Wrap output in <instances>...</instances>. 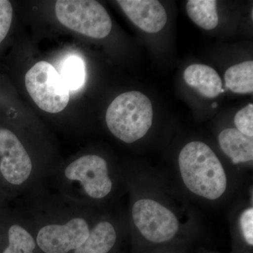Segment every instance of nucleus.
<instances>
[{"mask_svg": "<svg viewBox=\"0 0 253 253\" xmlns=\"http://www.w3.org/2000/svg\"><path fill=\"white\" fill-rule=\"evenodd\" d=\"M29 193V204L23 213L31 222L41 251L68 253L86 241L95 224L89 219L88 205L46 191L42 184Z\"/></svg>", "mask_w": 253, "mask_h": 253, "instance_id": "f257e3e1", "label": "nucleus"}, {"mask_svg": "<svg viewBox=\"0 0 253 253\" xmlns=\"http://www.w3.org/2000/svg\"><path fill=\"white\" fill-rule=\"evenodd\" d=\"M49 177L54 192L81 204L104 199L113 188L107 161L95 154L75 158L59 169L50 171L45 178Z\"/></svg>", "mask_w": 253, "mask_h": 253, "instance_id": "f03ea898", "label": "nucleus"}, {"mask_svg": "<svg viewBox=\"0 0 253 253\" xmlns=\"http://www.w3.org/2000/svg\"><path fill=\"white\" fill-rule=\"evenodd\" d=\"M181 177L191 192L209 200L224 194L227 179L224 168L209 146L192 141L181 150L179 156Z\"/></svg>", "mask_w": 253, "mask_h": 253, "instance_id": "7ed1b4c3", "label": "nucleus"}, {"mask_svg": "<svg viewBox=\"0 0 253 253\" xmlns=\"http://www.w3.org/2000/svg\"><path fill=\"white\" fill-rule=\"evenodd\" d=\"M0 174L11 199L40 185L46 174L38 168L16 133L0 126Z\"/></svg>", "mask_w": 253, "mask_h": 253, "instance_id": "20e7f679", "label": "nucleus"}, {"mask_svg": "<svg viewBox=\"0 0 253 253\" xmlns=\"http://www.w3.org/2000/svg\"><path fill=\"white\" fill-rule=\"evenodd\" d=\"M153 118L151 101L146 95L136 91L120 94L110 104L106 114L110 131L127 144L146 135L152 126Z\"/></svg>", "mask_w": 253, "mask_h": 253, "instance_id": "39448f33", "label": "nucleus"}, {"mask_svg": "<svg viewBox=\"0 0 253 253\" xmlns=\"http://www.w3.org/2000/svg\"><path fill=\"white\" fill-rule=\"evenodd\" d=\"M55 12L65 27L89 38L102 39L112 28L106 10L93 0H59L55 4Z\"/></svg>", "mask_w": 253, "mask_h": 253, "instance_id": "423d86ee", "label": "nucleus"}, {"mask_svg": "<svg viewBox=\"0 0 253 253\" xmlns=\"http://www.w3.org/2000/svg\"><path fill=\"white\" fill-rule=\"evenodd\" d=\"M25 84L30 96L42 111L58 113L68 106L69 89L49 63L42 61L36 63L26 73Z\"/></svg>", "mask_w": 253, "mask_h": 253, "instance_id": "0eeeda50", "label": "nucleus"}, {"mask_svg": "<svg viewBox=\"0 0 253 253\" xmlns=\"http://www.w3.org/2000/svg\"><path fill=\"white\" fill-rule=\"evenodd\" d=\"M133 221L145 239L161 244L174 238L179 221L172 211L151 199L136 201L131 209Z\"/></svg>", "mask_w": 253, "mask_h": 253, "instance_id": "6e6552de", "label": "nucleus"}, {"mask_svg": "<svg viewBox=\"0 0 253 253\" xmlns=\"http://www.w3.org/2000/svg\"><path fill=\"white\" fill-rule=\"evenodd\" d=\"M38 248L31 222L23 212L0 207L1 253H36Z\"/></svg>", "mask_w": 253, "mask_h": 253, "instance_id": "1a4fd4ad", "label": "nucleus"}, {"mask_svg": "<svg viewBox=\"0 0 253 253\" xmlns=\"http://www.w3.org/2000/svg\"><path fill=\"white\" fill-rule=\"evenodd\" d=\"M117 3L131 22L146 33H158L167 22L166 9L156 0H118Z\"/></svg>", "mask_w": 253, "mask_h": 253, "instance_id": "9d476101", "label": "nucleus"}, {"mask_svg": "<svg viewBox=\"0 0 253 253\" xmlns=\"http://www.w3.org/2000/svg\"><path fill=\"white\" fill-rule=\"evenodd\" d=\"M184 79L205 97H216L222 89V83L218 73L206 65H191L184 71Z\"/></svg>", "mask_w": 253, "mask_h": 253, "instance_id": "9b49d317", "label": "nucleus"}, {"mask_svg": "<svg viewBox=\"0 0 253 253\" xmlns=\"http://www.w3.org/2000/svg\"><path fill=\"white\" fill-rule=\"evenodd\" d=\"M219 143L223 152L232 160L234 164L253 160V139L234 128L221 131Z\"/></svg>", "mask_w": 253, "mask_h": 253, "instance_id": "f8f14e48", "label": "nucleus"}, {"mask_svg": "<svg viewBox=\"0 0 253 253\" xmlns=\"http://www.w3.org/2000/svg\"><path fill=\"white\" fill-rule=\"evenodd\" d=\"M116 227L111 221L95 223L86 241L73 253H109L117 241Z\"/></svg>", "mask_w": 253, "mask_h": 253, "instance_id": "ddd939ff", "label": "nucleus"}, {"mask_svg": "<svg viewBox=\"0 0 253 253\" xmlns=\"http://www.w3.org/2000/svg\"><path fill=\"white\" fill-rule=\"evenodd\" d=\"M189 18L199 27L213 30L217 27L219 18L217 1L214 0H189L186 4Z\"/></svg>", "mask_w": 253, "mask_h": 253, "instance_id": "4468645a", "label": "nucleus"}, {"mask_svg": "<svg viewBox=\"0 0 253 253\" xmlns=\"http://www.w3.org/2000/svg\"><path fill=\"white\" fill-rule=\"evenodd\" d=\"M226 86L236 94L253 91V62L248 61L231 66L224 75Z\"/></svg>", "mask_w": 253, "mask_h": 253, "instance_id": "2eb2a0df", "label": "nucleus"}, {"mask_svg": "<svg viewBox=\"0 0 253 253\" xmlns=\"http://www.w3.org/2000/svg\"><path fill=\"white\" fill-rule=\"evenodd\" d=\"M59 74L68 89H80L85 81L84 63L79 56L71 55L63 61Z\"/></svg>", "mask_w": 253, "mask_h": 253, "instance_id": "dca6fc26", "label": "nucleus"}, {"mask_svg": "<svg viewBox=\"0 0 253 253\" xmlns=\"http://www.w3.org/2000/svg\"><path fill=\"white\" fill-rule=\"evenodd\" d=\"M234 123L237 130L244 135L253 136V105L249 104L236 113Z\"/></svg>", "mask_w": 253, "mask_h": 253, "instance_id": "f3484780", "label": "nucleus"}, {"mask_svg": "<svg viewBox=\"0 0 253 253\" xmlns=\"http://www.w3.org/2000/svg\"><path fill=\"white\" fill-rule=\"evenodd\" d=\"M13 18V8L7 0H0V44L9 33Z\"/></svg>", "mask_w": 253, "mask_h": 253, "instance_id": "a211bd4d", "label": "nucleus"}, {"mask_svg": "<svg viewBox=\"0 0 253 253\" xmlns=\"http://www.w3.org/2000/svg\"><path fill=\"white\" fill-rule=\"evenodd\" d=\"M241 231L246 242L253 245V208H251L243 212L239 219Z\"/></svg>", "mask_w": 253, "mask_h": 253, "instance_id": "6ab92c4d", "label": "nucleus"}, {"mask_svg": "<svg viewBox=\"0 0 253 253\" xmlns=\"http://www.w3.org/2000/svg\"><path fill=\"white\" fill-rule=\"evenodd\" d=\"M11 196L8 194L3 186L2 181H1V174H0V207H4L7 206L9 201H11Z\"/></svg>", "mask_w": 253, "mask_h": 253, "instance_id": "aec40b11", "label": "nucleus"}, {"mask_svg": "<svg viewBox=\"0 0 253 253\" xmlns=\"http://www.w3.org/2000/svg\"><path fill=\"white\" fill-rule=\"evenodd\" d=\"M212 108H216L217 107V103H213V104L212 105Z\"/></svg>", "mask_w": 253, "mask_h": 253, "instance_id": "412c9836", "label": "nucleus"}, {"mask_svg": "<svg viewBox=\"0 0 253 253\" xmlns=\"http://www.w3.org/2000/svg\"><path fill=\"white\" fill-rule=\"evenodd\" d=\"M224 91V89H221V93H223Z\"/></svg>", "mask_w": 253, "mask_h": 253, "instance_id": "4be33fe9", "label": "nucleus"}]
</instances>
